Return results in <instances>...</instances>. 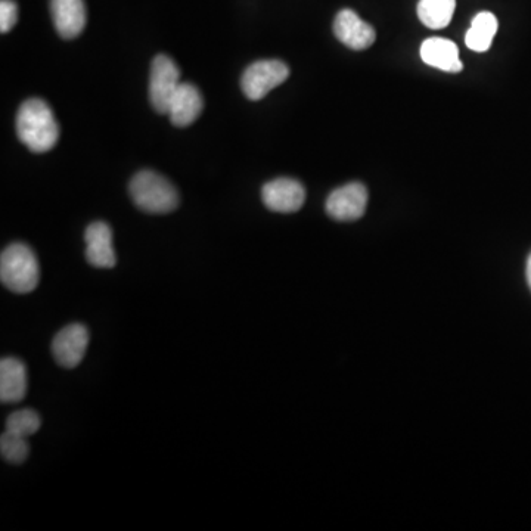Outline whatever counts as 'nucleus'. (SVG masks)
Listing matches in <instances>:
<instances>
[{
    "instance_id": "f257e3e1",
    "label": "nucleus",
    "mask_w": 531,
    "mask_h": 531,
    "mask_svg": "<svg viewBox=\"0 0 531 531\" xmlns=\"http://www.w3.org/2000/svg\"><path fill=\"white\" fill-rule=\"evenodd\" d=\"M17 135L36 154L51 151L57 145L58 123L43 99H29L21 105L17 114Z\"/></svg>"
},
{
    "instance_id": "f03ea898",
    "label": "nucleus",
    "mask_w": 531,
    "mask_h": 531,
    "mask_svg": "<svg viewBox=\"0 0 531 531\" xmlns=\"http://www.w3.org/2000/svg\"><path fill=\"white\" fill-rule=\"evenodd\" d=\"M0 281L12 293L29 294L40 281L39 260L29 245L15 242L0 256Z\"/></svg>"
},
{
    "instance_id": "7ed1b4c3",
    "label": "nucleus",
    "mask_w": 531,
    "mask_h": 531,
    "mask_svg": "<svg viewBox=\"0 0 531 531\" xmlns=\"http://www.w3.org/2000/svg\"><path fill=\"white\" fill-rule=\"evenodd\" d=\"M129 191L133 203L145 213H172L179 206V194L175 185L152 170H144L133 177Z\"/></svg>"
},
{
    "instance_id": "20e7f679",
    "label": "nucleus",
    "mask_w": 531,
    "mask_h": 531,
    "mask_svg": "<svg viewBox=\"0 0 531 531\" xmlns=\"http://www.w3.org/2000/svg\"><path fill=\"white\" fill-rule=\"evenodd\" d=\"M290 76V68L278 59H265L251 64L241 79L242 92L251 101H260L270 90L278 88Z\"/></svg>"
},
{
    "instance_id": "39448f33",
    "label": "nucleus",
    "mask_w": 531,
    "mask_h": 531,
    "mask_svg": "<svg viewBox=\"0 0 531 531\" xmlns=\"http://www.w3.org/2000/svg\"><path fill=\"white\" fill-rule=\"evenodd\" d=\"M180 86V70L175 61L166 55H158L151 65L149 98L157 113H169L170 102Z\"/></svg>"
},
{
    "instance_id": "423d86ee",
    "label": "nucleus",
    "mask_w": 531,
    "mask_h": 531,
    "mask_svg": "<svg viewBox=\"0 0 531 531\" xmlns=\"http://www.w3.org/2000/svg\"><path fill=\"white\" fill-rule=\"evenodd\" d=\"M89 341V331L85 325H67L55 335L52 341V354L59 366L74 369L82 363Z\"/></svg>"
},
{
    "instance_id": "0eeeda50",
    "label": "nucleus",
    "mask_w": 531,
    "mask_h": 531,
    "mask_svg": "<svg viewBox=\"0 0 531 531\" xmlns=\"http://www.w3.org/2000/svg\"><path fill=\"white\" fill-rule=\"evenodd\" d=\"M368 191L362 183H349L335 189L326 201V211L338 222H354L365 214Z\"/></svg>"
},
{
    "instance_id": "6e6552de",
    "label": "nucleus",
    "mask_w": 531,
    "mask_h": 531,
    "mask_svg": "<svg viewBox=\"0 0 531 531\" xmlns=\"http://www.w3.org/2000/svg\"><path fill=\"white\" fill-rule=\"evenodd\" d=\"M334 34L338 40L353 51L371 48L377 39L374 27L363 21L352 9L338 12L334 21Z\"/></svg>"
},
{
    "instance_id": "1a4fd4ad",
    "label": "nucleus",
    "mask_w": 531,
    "mask_h": 531,
    "mask_svg": "<svg viewBox=\"0 0 531 531\" xmlns=\"http://www.w3.org/2000/svg\"><path fill=\"white\" fill-rule=\"evenodd\" d=\"M263 203L276 213H295L306 201V191L297 180L281 177L263 186Z\"/></svg>"
},
{
    "instance_id": "9d476101",
    "label": "nucleus",
    "mask_w": 531,
    "mask_h": 531,
    "mask_svg": "<svg viewBox=\"0 0 531 531\" xmlns=\"http://www.w3.org/2000/svg\"><path fill=\"white\" fill-rule=\"evenodd\" d=\"M86 259L93 267L111 269L116 266V251L113 247V231L104 222H95L86 229Z\"/></svg>"
},
{
    "instance_id": "9b49d317",
    "label": "nucleus",
    "mask_w": 531,
    "mask_h": 531,
    "mask_svg": "<svg viewBox=\"0 0 531 531\" xmlns=\"http://www.w3.org/2000/svg\"><path fill=\"white\" fill-rule=\"evenodd\" d=\"M52 20L62 39H74L86 27V6L83 0H51Z\"/></svg>"
},
{
    "instance_id": "f8f14e48",
    "label": "nucleus",
    "mask_w": 531,
    "mask_h": 531,
    "mask_svg": "<svg viewBox=\"0 0 531 531\" xmlns=\"http://www.w3.org/2000/svg\"><path fill=\"white\" fill-rule=\"evenodd\" d=\"M204 101L200 90L191 83H180L172 102H170L169 116L177 127H188L197 121L203 113Z\"/></svg>"
},
{
    "instance_id": "ddd939ff",
    "label": "nucleus",
    "mask_w": 531,
    "mask_h": 531,
    "mask_svg": "<svg viewBox=\"0 0 531 531\" xmlns=\"http://www.w3.org/2000/svg\"><path fill=\"white\" fill-rule=\"evenodd\" d=\"M421 58L430 67L447 73H459L464 68L459 59V49L452 40L443 37H430L421 46Z\"/></svg>"
},
{
    "instance_id": "4468645a",
    "label": "nucleus",
    "mask_w": 531,
    "mask_h": 531,
    "mask_svg": "<svg viewBox=\"0 0 531 531\" xmlns=\"http://www.w3.org/2000/svg\"><path fill=\"white\" fill-rule=\"evenodd\" d=\"M26 394V365L15 357H5L0 362V400L2 403H18Z\"/></svg>"
},
{
    "instance_id": "2eb2a0df",
    "label": "nucleus",
    "mask_w": 531,
    "mask_h": 531,
    "mask_svg": "<svg viewBox=\"0 0 531 531\" xmlns=\"http://www.w3.org/2000/svg\"><path fill=\"white\" fill-rule=\"evenodd\" d=\"M498 18L492 12H480L475 15L471 23V29L465 36V43L474 52L489 51L493 39L498 33Z\"/></svg>"
},
{
    "instance_id": "dca6fc26",
    "label": "nucleus",
    "mask_w": 531,
    "mask_h": 531,
    "mask_svg": "<svg viewBox=\"0 0 531 531\" xmlns=\"http://www.w3.org/2000/svg\"><path fill=\"white\" fill-rule=\"evenodd\" d=\"M456 9V0H419L418 17L428 29L440 30L449 26Z\"/></svg>"
},
{
    "instance_id": "f3484780",
    "label": "nucleus",
    "mask_w": 531,
    "mask_h": 531,
    "mask_svg": "<svg viewBox=\"0 0 531 531\" xmlns=\"http://www.w3.org/2000/svg\"><path fill=\"white\" fill-rule=\"evenodd\" d=\"M0 453L9 464H23L30 455L29 442H27L26 437L5 431L0 437Z\"/></svg>"
},
{
    "instance_id": "a211bd4d",
    "label": "nucleus",
    "mask_w": 531,
    "mask_h": 531,
    "mask_svg": "<svg viewBox=\"0 0 531 531\" xmlns=\"http://www.w3.org/2000/svg\"><path fill=\"white\" fill-rule=\"evenodd\" d=\"M40 425H42V419H40L39 413L34 412L33 409H23V411L11 413L6 419V431H11V433L26 437V439L36 434L40 430Z\"/></svg>"
},
{
    "instance_id": "6ab92c4d",
    "label": "nucleus",
    "mask_w": 531,
    "mask_h": 531,
    "mask_svg": "<svg viewBox=\"0 0 531 531\" xmlns=\"http://www.w3.org/2000/svg\"><path fill=\"white\" fill-rule=\"evenodd\" d=\"M18 21V6L14 0H2L0 2V31L8 33L14 29Z\"/></svg>"
},
{
    "instance_id": "aec40b11",
    "label": "nucleus",
    "mask_w": 531,
    "mask_h": 531,
    "mask_svg": "<svg viewBox=\"0 0 531 531\" xmlns=\"http://www.w3.org/2000/svg\"><path fill=\"white\" fill-rule=\"evenodd\" d=\"M527 282H529V287L531 290V254L529 260H527Z\"/></svg>"
}]
</instances>
